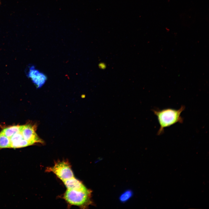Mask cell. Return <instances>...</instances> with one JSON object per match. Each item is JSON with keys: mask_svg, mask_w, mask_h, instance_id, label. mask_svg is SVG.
Returning a JSON list of instances; mask_svg holds the SVG:
<instances>
[{"mask_svg": "<svg viewBox=\"0 0 209 209\" xmlns=\"http://www.w3.org/2000/svg\"><path fill=\"white\" fill-rule=\"evenodd\" d=\"M91 191L85 190L67 189L63 197L69 205L85 208L91 204Z\"/></svg>", "mask_w": 209, "mask_h": 209, "instance_id": "7a4b0ae2", "label": "cell"}, {"mask_svg": "<svg viewBox=\"0 0 209 209\" xmlns=\"http://www.w3.org/2000/svg\"><path fill=\"white\" fill-rule=\"evenodd\" d=\"M132 195V192L130 191H127L121 195L120 197V199L121 201L125 202L129 199Z\"/></svg>", "mask_w": 209, "mask_h": 209, "instance_id": "9c48e42d", "label": "cell"}, {"mask_svg": "<svg viewBox=\"0 0 209 209\" xmlns=\"http://www.w3.org/2000/svg\"><path fill=\"white\" fill-rule=\"evenodd\" d=\"M26 75L37 88L42 87L47 80L46 75L36 69L33 65L28 66L26 71Z\"/></svg>", "mask_w": 209, "mask_h": 209, "instance_id": "277c9868", "label": "cell"}, {"mask_svg": "<svg viewBox=\"0 0 209 209\" xmlns=\"http://www.w3.org/2000/svg\"><path fill=\"white\" fill-rule=\"evenodd\" d=\"M185 108L184 106L182 105L178 109L167 108L162 109H153L152 111L156 116L160 126L157 135L162 134L165 128L177 123H183V118L181 115Z\"/></svg>", "mask_w": 209, "mask_h": 209, "instance_id": "6da1fadb", "label": "cell"}, {"mask_svg": "<svg viewBox=\"0 0 209 209\" xmlns=\"http://www.w3.org/2000/svg\"><path fill=\"white\" fill-rule=\"evenodd\" d=\"M63 182L67 189L83 190L87 188L81 181L75 177Z\"/></svg>", "mask_w": 209, "mask_h": 209, "instance_id": "8992f818", "label": "cell"}, {"mask_svg": "<svg viewBox=\"0 0 209 209\" xmlns=\"http://www.w3.org/2000/svg\"><path fill=\"white\" fill-rule=\"evenodd\" d=\"M46 171L53 172L62 182L74 177L71 165L67 160L58 161L53 166L47 167Z\"/></svg>", "mask_w": 209, "mask_h": 209, "instance_id": "3957f363", "label": "cell"}, {"mask_svg": "<svg viewBox=\"0 0 209 209\" xmlns=\"http://www.w3.org/2000/svg\"><path fill=\"white\" fill-rule=\"evenodd\" d=\"M36 128L35 125H27L21 126L20 131L24 138L31 145L36 143L42 144L44 143L43 141L36 134Z\"/></svg>", "mask_w": 209, "mask_h": 209, "instance_id": "5b68a950", "label": "cell"}, {"mask_svg": "<svg viewBox=\"0 0 209 209\" xmlns=\"http://www.w3.org/2000/svg\"><path fill=\"white\" fill-rule=\"evenodd\" d=\"M21 126L14 125L4 128L0 132L9 138L20 131Z\"/></svg>", "mask_w": 209, "mask_h": 209, "instance_id": "52a82bcc", "label": "cell"}, {"mask_svg": "<svg viewBox=\"0 0 209 209\" xmlns=\"http://www.w3.org/2000/svg\"><path fill=\"white\" fill-rule=\"evenodd\" d=\"M10 148V138L0 133V149L4 148Z\"/></svg>", "mask_w": 209, "mask_h": 209, "instance_id": "ba28073f", "label": "cell"}, {"mask_svg": "<svg viewBox=\"0 0 209 209\" xmlns=\"http://www.w3.org/2000/svg\"><path fill=\"white\" fill-rule=\"evenodd\" d=\"M99 66L102 69H104L106 68V64L103 63H100L99 64Z\"/></svg>", "mask_w": 209, "mask_h": 209, "instance_id": "30bf717a", "label": "cell"}]
</instances>
